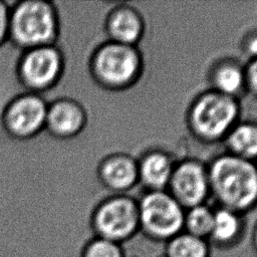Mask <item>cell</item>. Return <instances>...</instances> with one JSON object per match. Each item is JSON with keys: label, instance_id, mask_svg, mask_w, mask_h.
Wrapping results in <instances>:
<instances>
[{"label": "cell", "instance_id": "obj_1", "mask_svg": "<svg viewBox=\"0 0 257 257\" xmlns=\"http://www.w3.org/2000/svg\"><path fill=\"white\" fill-rule=\"evenodd\" d=\"M211 198L217 207L243 215L257 209L256 163L235 157L225 151L208 162Z\"/></svg>", "mask_w": 257, "mask_h": 257}, {"label": "cell", "instance_id": "obj_2", "mask_svg": "<svg viewBox=\"0 0 257 257\" xmlns=\"http://www.w3.org/2000/svg\"><path fill=\"white\" fill-rule=\"evenodd\" d=\"M241 118V100L210 88L194 95L185 111L188 133L203 145L222 144Z\"/></svg>", "mask_w": 257, "mask_h": 257}, {"label": "cell", "instance_id": "obj_3", "mask_svg": "<svg viewBox=\"0 0 257 257\" xmlns=\"http://www.w3.org/2000/svg\"><path fill=\"white\" fill-rule=\"evenodd\" d=\"M88 72L103 90L122 92L135 87L146 71V59L140 46L104 40L88 58Z\"/></svg>", "mask_w": 257, "mask_h": 257}, {"label": "cell", "instance_id": "obj_4", "mask_svg": "<svg viewBox=\"0 0 257 257\" xmlns=\"http://www.w3.org/2000/svg\"><path fill=\"white\" fill-rule=\"evenodd\" d=\"M59 32V14L53 2L24 0L11 6L9 41L22 51L56 44Z\"/></svg>", "mask_w": 257, "mask_h": 257}, {"label": "cell", "instance_id": "obj_5", "mask_svg": "<svg viewBox=\"0 0 257 257\" xmlns=\"http://www.w3.org/2000/svg\"><path fill=\"white\" fill-rule=\"evenodd\" d=\"M88 228L92 236L122 244L140 232L138 198L108 194L91 209Z\"/></svg>", "mask_w": 257, "mask_h": 257}, {"label": "cell", "instance_id": "obj_6", "mask_svg": "<svg viewBox=\"0 0 257 257\" xmlns=\"http://www.w3.org/2000/svg\"><path fill=\"white\" fill-rule=\"evenodd\" d=\"M138 207L140 233L145 237L166 243L183 231L185 209L168 191H145Z\"/></svg>", "mask_w": 257, "mask_h": 257}, {"label": "cell", "instance_id": "obj_7", "mask_svg": "<svg viewBox=\"0 0 257 257\" xmlns=\"http://www.w3.org/2000/svg\"><path fill=\"white\" fill-rule=\"evenodd\" d=\"M65 69V57L56 44L23 50L16 65V75L25 91L41 94L53 88Z\"/></svg>", "mask_w": 257, "mask_h": 257}, {"label": "cell", "instance_id": "obj_8", "mask_svg": "<svg viewBox=\"0 0 257 257\" xmlns=\"http://www.w3.org/2000/svg\"><path fill=\"white\" fill-rule=\"evenodd\" d=\"M48 102L39 93L24 91L12 97L4 106L1 123L8 136L25 141L45 130Z\"/></svg>", "mask_w": 257, "mask_h": 257}, {"label": "cell", "instance_id": "obj_9", "mask_svg": "<svg viewBox=\"0 0 257 257\" xmlns=\"http://www.w3.org/2000/svg\"><path fill=\"white\" fill-rule=\"evenodd\" d=\"M166 191L185 210L208 203L211 193L207 162L196 157L177 159Z\"/></svg>", "mask_w": 257, "mask_h": 257}, {"label": "cell", "instance_id": "obj_10", "mask_svg": "<svg viewBox=\"0 0 257 257\" xmlns=\"http://www.w3.org/2000/svg\"><path fill=\"white\" fill-rule=\"evenodd\" d=\"M103 30L106 40L139 46L147 32V21L138 7L131 3L118 2L107 10Z\"/></svg>", "mask_w": 257, "mask_h": 257}, {"label": "cell", "instance_id": "obj_11", "mask_svg": "<svg viewBox=\"0 0 257 257\" xmlns=\"http://www.w3.org/2000/svg\"><path fill=\"white\" fill-rule=\"evenodd\" d=\"M96 179L109 194H130L139 185L137 157L126 152H112L97 163Z\"/></svg>", "mask_w": 257, "mask_h": 257}, {"label": "cell", "instance_id": "obj_12", "mask_svg": "<svg viewBox=\"0 0 257 257\" xmlns=\"http://www.w3.org/2000/svg\"><path fill=\"white\" fill-rule=\"evenodd\" d=\"M88 122V113L84 105L71 97H59L48 102L45 130L60 140H69L79 136Z\"/></svg>", "mask_w": 257, "mask_h": 257}, {"label": "cell", "instance_id": "obj_13", "mask_svg": "<svg viewBox=\"0 0 257 257\" xmlns=\"http://www.w3.org/2000/svg\"><path fill=\"white\" fill-rule=\"evenodd\" d=\"M207 88L242 100L247 95L245 63L233 55L214 59L206 71Z\"/></svg>", "mask_w": 257, "mask_h": 257}, {"label": "cell", "instance_id": "obj_14", "mask_svg": "<svg viewBox=\"0 0 257 257\" xmlns=\"http://www.w3.org/2000/svg\"><path fill=\"white\" fill-rule=\"evenodd\" d=\"M177 159L172 152L162 147H150L143 151L137 157L139 185L145 191L166 190Z\"/></svg>", "mask_w": 257, "mask_h": 257}, {"label": "cell", "instance_id": "obj_15", "mask_svg": "<svg viewBox=\"0 0 257 257\" xmlns=\"http://www.w3.org/2000/svg\"><path fill=\"white\" fill-rule=\"evenodd\" d=\"M248 216L215 206L213 225L208 238L210 245L226 248L240 242L249 227L250 220Z\"/></svg>", "mask_w": 257, "mask_h": 257}, {"label": "cell", "instance_id": "obj_16", "mask_svg": "<svg viewBox=\"0 0 257 257\" xmlns=\"http://www.w3.org/2000/svg\"><path fill=\"white\" fill-rule=\"evenodd\" d=\"M224 151L250 162H257V119L241 118L222 142Z\"/></svg>", "mask_w": 257, "mask_h": 257}, {"label": "cell", "instance_id": "obj_17", "mask_svg": "<svg viewBox=\"0 0 257 257\" xmlns=\"http://www.w3.org/2000/svg\"><path fill=\"white\" fill-rule=\"evenodd\" d=\"M167 257H210L211 245L208 240L182 231L165 243Z\"/></svg>", "mask_w": 257, "mask_h": 257}, {"label": "cell", "instance_id": "obj_18", "mask_svg": "<svg viewBox=\"0 0 257 257\" xmlns=\"http://www.w3.org/2000/svg\"><path fill=\"white\" fill-rule=\"evenodd\" d=\"M214 219V207L208 203L197 205L185 210L183 231L208 240Z\"/></svg>", "mask_w": 257, "mask_h": 257}, {"label": "cell", "instance_id": "obj_19", "mask_svg": "<svg viewBox=\"0 0 257 257\" xmlns=\"http://www.w3.org/2000/svg\"><path fill=\"white\" fill-rule=\"evenodd\" d=\"M78 257H124L121 244L89 236L81 245Z\"/></svg>", "mask_w": 257, "mask_h": 257}, {"label": "cell", "instance_id": "obj_20", "mask_svg": "<svg viewBox=\"0 0 257 257\" xmlns=\"http://www.w3.org/2000/svg\"><path fill=\"white\" fill-rule=\"evenodd\" d=\"M240 50L247 60L257 58V28L247 30L242 35Z\"/></svg>", "mask_w": 257, "mask_h": 257}, {"label": "cell", "instance_id": "obj_21", "mask_svg": "<svg viewBox=\"0 0 257 257\" xmlns=\"http://www.w3.org/2000/svg\"><path fill=\"white\" fill-rule=\"evenodd\" d=\"M245 77L247 94L257 99V58L245 62Z\"/></svg>", "mask_w": 257, "mask_h": 257}, {"label": "cell", "instance_id": "obj_22", "mask_svg": "<svg viewBox=\"0 0 257 257\" xmlns=\"http://www.w3.org/2000/svg\"><path fill=\"white\" fill-rule=\"evenodd\" d=\"M10 8L8 3L0 0V47L9 41Z\"/></svg>", "mask_w": 257, "mask_h": 257}, {"label": "cell", "instance_id": "obj_23", "mask_svg": "<svg viewBox=\"0 0 257 257\" xmlns=\"http://www.w3.org/2000/svg\"><path fill=\"white\" fill-rule=\"evenodd\" d=\"M251 242L253 249L257 253V216L251 221Z\"/></svg>", "mask_w": 257, "mask_h": 257}, {"label": "cell", "instance_id": "obj_24", "mask_svg": "<svg viewBox=\"0 0 257 257\" xmlns=\"http://www.w3.org/2000/svg\"><path fill=\"white\" fill-rule=\"evenodd\" d=\"M165 252V251H164ZM157 257H167L166 255H165V253H162V254H160V255H158Z\"/></svg>", "mask_w": 257, "mask_h": 257}, {"label": "cell", "instance_id": "obj_25", "mask_svg": "<svg viewBox=\"0 0 257 257\" xmlns=\"http://www.w3.org/2000/svg\"><path fill=\"white\" fill-rule=\"evenodd\" d=\"M256 166H257V162H256Z\"/></svg>", "mask_w": 257, "mask_h": 257}]
</instances>
